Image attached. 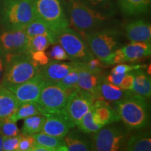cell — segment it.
<instances>
[{"instance_id": "obj_1", "label": "cell", "mask_w": 151, "mask_h": 151, "mask_svg": "<svg viewBox=\"0 0 151 151\" xmlns=\"http://www.w3.org/2000/svg\"><path fill=\"white\" fill-rule=\"evenodd\" d=\"M71 28L85 39L93 32L105 27L110 17L88 6L81 0H61Z\"/></svg>"}, {"instance_id": "obj_2", "label": "cell", "mask_w": 151, "mask_h": 151, "mask_svg": "<svg viewBox=\"0 0 151 151\" xmlns=\"http://www.w3.org/2000/svg\"><path fill=\"white\" fill-rule=\"evenodd\" d=\"M120 120L129 131L139 130L147 127L150 120V106L148 99L134 93L112 103Z\"/></svg>"}, {"instance_id": "obj_3", "label": "cell", "mask_w": 151, "mask_h": 151, "mask_svg": "<svg viewBox=\"0 0 151 151\" xmlns=\"http://www.w3.org/2000/svg\"><path fill=\"white\" fill-rule=\"evenodd\" d=\"M35 18L32 0H0V23L4 29H24Z\"/></svg>"}, {"instance_id": "obj_4", "label": "cell", "mask_w": 151, "mask_h": 151, "mask_svg": "<svg viewBox=\"0 0 151 151\" xmlns=\"http://www.w3.org/2000/svg\"><path fill=\"white\" fill-rule=\"evenodd\" d=\"M39 71L40 67L28 53L7 55L1 84L10 89L29 80Z\"/></svg>"}, {"instance_id": "obj_5", "label": "cell", "mask_w": 151, "mask_h": 151, "mask_svg": "<svg viewBox=\"0 0 151 151\" xmlns=\"http://www.w3.org/2000/svg\"><path fill=\"white\" fill-rule=\"evenodd\" d=\"M123 34L116 28L103 27L90 33L85 40L95 58L103 60L122 46Z\"/></svg>"}, {"instance_id": "obj_6", "label": "cell", "mask_w": 151, "mask_h": 151, "mask_svg": "<svg viewBox=\"0 0 151 151\" xmlns=\"http://www.w3.org/2000/svg\"><path fill=\"white\" fill-rule=\"evenodd\" d=\"M55 41L65 49L70 61L86 62L94 58L86 40L69 26L55 31Z\"/></svg>"}, {"instance_id": "obj_7", "label": "cell", "mask_w": 151, "mask_h": 151, "mask_svg": "<svg viewBox=\"0 0 151 151\" xmlns=\"http://www.w3.org/2000/svg\"><path fill=\"white\" fill-rule=\"evenodd\" d=\"M129 130L119 124H108L94 133L91 139L92 150L118 151L125 148Z\"/></svg>"}, {"instance_id": "obj_8", "label": "cell", "mask_w": 151, "mask_h": 151, "mask_svg": "<svg viewBox=\"0 0 151 151\" xmlns=\"http://www.w3.org/2000/svg\"><path fill=\"white\" fill-rule=\"evenodd\" d=\"M71 90L60 82L47 81L37 102L41 106L45 116L63 112Z\"/></svg>"}, {"instance_id": "obj_9", "label": "cell", "mask_w": 151, "mask_h": 151, "mask_svg": "<svg viewBox=\"0 0 151 151\" xmlns=\"http://www.w3.org/2000/svg\"><path fill=\"white\" fill-rule=\"evenodd\" d=\"M36 18L54 32L69 27V24L61 0H32Z\"/></svg>"}, {"instance_id": "obj_10", "label": "cell", "mask_w": 151, "mask_h": 151, "mask_svg": "<svg viewBox=\"0 0 151 151\" xmlns=\"http://www.w3.org/2000/svg\"><path fill=\"white\" fill-rule=\"evenodd\" d=\"M96 100L88 92L80 89L73 90L68 97L63 112L75 126L89 111Z\"/></svg>"}, {"instance_id": "obj_11", "label": "cell", "mask_w": 151, "mask_h": 151, "mask_svg": "<svg viewBox=\"0 0 151 151\" xmlns=\"http://www.w3.org/2000/svg\"><path fill=\"white\" fill-rule=\"evenodd\" d=\"M29 37L24 29L0 32V50L7 55L27 53Z\"/></svg>"}, {"instance_id": "obj_12", "label": "cell", "mask_w": 151, "mask_h": 151, "mask_svg": "<svg viewBox=\"0 0 151 151\" xmlns=\"http://www.w3.org/2000/svg\"><path fill=\"white\" fill-rule=\"evenodd\" d=\"M47 80L40 73L25 82L10 88L20 103L37 101Z\"/></svg>"}, {"instance_id": "obj_13", "label": "cell", "mask_w": 151, "mask_h": 151, "mask_svg": "<svg viewBox=\"0 0 151 151\" xmlns=\"http://www.w3.org/2000/svg\"><path fill=\"white\" fill-rule=\"evenodd\" d=\"M75 125L64 113H51L46 116L41 132L46 134L63 138Z\"/></svg>"}, {"instance_id": "obj_14", "label": "cell", "mask_w": 151, "mask_h": 151, "mask_svg": "<svg viewBox=\"0 0 151 151\" xmlns=\"http://www.w3.org/2000/svg\"><path fill=\"white\" fill-rule=\"evenodd\" d=\"M120 63L137 62L150 55L151 44L147 42H131L116 49Z\"/></svg>"}, {"instance_id": "obj_15", "label": "cell", "mask_w": 151, "mask_h": 151, "mask_svg": "<svg viewBox=\"0 0 151 151\" xmlns=\"http://www.w3.org/2000/svg\"><path fill=\"white\" fill-rule=\"evenodd\" d=\"M124 36L130 42H147L151 41V25L144 19L132 20L124 27Z\"/></svg>"}, {"instance_id": "obj_16", "label": "cell", "mask_w": 151, "mask_h": 151, "mask_svg": "<svg viewBox=\"0 0 151 151\" xmlns=\"http://www.w3.org/2000/svg\"><path fill=\"white\" fill-rule=\"evenodd\" d=\"M78 62L52 60L40 69L39 73L49 81L59 82L78 65Z\"/></svg>"}, {"instance_id": "obj_17", "label": "cell", "mask_w": 151, "mask_h": 151, "mask_svg": "<svg viewBox=\"0 0 151 151\" xmlns=\"http://www.w3.org/2000/svg\"><path fill=\"white\" fill-rule=\"evenodd\" d=\"M92 107L94 122L101 127H103L120 120L118 113L108 101L103 99L96 100Z\"/></svg>"}, {"instance_id": "obj_18", "label": "cell", "mask_w": 151, "mask_h": 151, "mask_svg": "<svg viewBox=\"0 0 151 151\" xmlns=\"http://www.w3.org/2000/svg\"><path fill=\"white\" fill-rule=\"evenodd\" d=\"M103 76V73L99 74L88 71L84 67L83 62L82 67L79 72L78 88L92 94L95 100L100 99L99 88Z\"/></svg>"}, {"instance_id": "obj_19", "label": "cell", "mask_w": 151, "mask_h": 151, "mask_svg": "<svg viewBox=\"0 0 151 151\" xmlns=\"http://www.w3.org/2000/svg\"><path fill=\"white\" fill-rule=\"evenodd\" d=\"M20 102L9 88L0 83V126L14 114Z\"/></svg>"}, {"instance_id": "obj_20", "label": "cell", "mask_w": 151, "mask_h": 151, "mask_svg": "<svg viewBox=\"0 0 151 151\" xmlns=\"http://www.w3.org/2000/svg\"><path fill=\"white\" fill-rule=\"evenodd\" d=\"M72 129V128H71ZM69 130L63 137L67 145L68 151H88L92 150L91 139L87 138V134L83 133L80 129Z\"/></svg>"}, {"instance_id": "obj_21", "label": "cell", "mask_w": 151, "mask_h": 151, "mask_svg": "<svg viewBox=\"0 0 151 151\" xmlns=\"http://www.w3.org/2000/svg\"><path fill=\"white\" fill-rule=\"evenodd\" d=\"M99 92L100 99L113 103L126 97L131 94L132 91L122 90L118 86L108 82L104 76L99 85Z\"/></svg>"}, {"instance_id": "obj_22", "label": "cell", "mask_w": 151, "mask_h": 151, "mask_svg": "<svg viewBox=\"0 0 151 151\" xmlns=\"http://www.w3.org/2000/svg\"><path fill=\"white\" fill-rule=\"evenodd\" d=\"M122 13L127 16L134 17L148 14L151 0H116Z\"/></svg>"}, {"instance_id": "obj_23", "label": "cell", "mask_w": 151, "mask_h": 151, "mask_svg": "<svg viewBox=\"0 0 151 151\" xmlns=\"http://www.w3.org/2000/svg\"><path fill=\"white\" fill-rule=\"evenodd\" d=\"M134 73V84L132 91L139 95L149 99L151 95V80L148 73L143 69L132 71Z\"/></svg>"}, {"instance_id": "obj_24", "label": "cell", "mask_w": 151, "mask_h": 151, "mask_svg": "<svg viewBox=\"0 0 151 151\" xmlns=\"http://www.w3.org/2000/svg\"><path fill=\"white\" fill-rule=\"evenodd\" d=\"M124 150L128 151L151 150L150 132H139L129 135L126 142Z\"/></svg>"}, {"instance_id": "obj_25", "label": "cell", "mask_w": 151, "mask_h": 151, "mask_svg": "<svg viewBox=\"0 0 151 151\" xmlns=\"http://www.w3.org/2000/svg\"><path fill=\"white\" fill-rule=\"evenodd\" d=\"M36 115L45 116V113L41 106L37 101H27L20 103L16 111L9 119L12 121L17 122L18 120H23L28 117Z\"/></svg>"}, {"instance_id": "obj_26", "label": "cell", "mask_w": 151, "mask_h": 151, "mask_svg": "<svg viewBox=\"0 0 151 151\" xmlns=\"http://www.w3.org/2000/svg\"><path fill=\"white\" fill-rule=\"evenodd\" d=\"M32 136L37 143L50 148L52 151H68L63 138L53 137L41 132Z\"/></svg>"}, {"instance_id": "obj_27", "label": "cell", "mask_w": 151, "mask_h": 151, "mask_svg": "<svg viewBox=\"0 0 151 151\" xmlns=\"http://www.w3.org/2000/svg\"><path fill=\"white\" fill-rule=\"evenodd\" d=\"M21 134L23 135H33L39 133L42 130L46 120V116L36 115L23 119Z\"/></svg>"}, {"instance_id": "obj_28", "label": "cell", "mask_w": 151, "mask_h": 151, "mask_svg": "<svg viewBox=\"0 0 151 151\" xmlns=\"http://www.w3.org/2000/svg\"><path fill=\"white\" fill-rule=\"evenodd\" d=\"M24 31L29 37L37 35H44L51 38L56 43L55 32L52 30L44 22L35 18L24 28Z\"/></svg>"}, {"instance_id": "obj_29", "label": "cell", "mask_w": 151, "mask_h": 151, "mask_svg": "<svg viewBox=\"0 0 151 151\" xmlns=\"http://www.w3.org/2000/svg\"><path fill=\"white\" fill-rule=\"evenodd\" d=\"M85 4L99 11L106 16L113 17L116 14V9L113 0H81Z\"/></svg>"}, {"instance_id": "obj_30", "label": "cell", "mask_w": 151, "mask_h": 151, "mask_svg": "<svg viewBox=\"0 0 151 151\" xmlns=\"http://www.w3.org/2000/svg\"><path fill=\"white\" fill-rule=\"evenodd\" d=\"M51 38L44 35H37L29 37L27 53L31 54L37 51H46L50 46L55 44Z\"/></svg>"}, {"instance_id": "obj_31", "label": "cell", "mask_w": 151, "mask_h": 151, "mask_svg": "<svg viewBox=\"0 0 151 151\" xmlns=\"http://www.w3.org/2000/svg\"><path fill=\"white\" fill-rule=\"evenodd\" d=\"M77 127L81 132L85 134L95 133L102 128L94 122L93 118V109L92 107L89 109V111L83 116Z\"/></svg>"}, {"instance_id": "obj_32", "label": "cell", "mask_w": 151, "mask_h": 151, "mask_svg": "<svg viewBox=\"0 0 151 151\" xmlns=\"http://www.w3.org/2000/svg\"><path fill=\"white\" fill-rule=\"evenodd\" d=\"M82 65L83 62H78V65L59 82L63 84L65 87L70 88L71 90L78 89V81L79 78V72H80Z\"/></svg>"}, {"instance_id": "obj_33", "label": "cell", "mask_w": 151, "mask_h": 151, "mask_svg": "<svg viewBox=\"0 0 151 151\" xmlns=\"http://www.w3.org/2000/svg\"><path fill=\"white\" fill-rule=\"evenodd\" d=\"M0 133L4 137H11L18 135L21 132L17 126L16 122L8 119L0 126Z\"/></svg>"}, {"instance_id": "obj_34", "label": "cell", "mask_w": 151, "mask_h": 151, "mask_svg": "<svg viewBox=\"0 0 151 151\" xmlns=\"http://www.w3.org/2000/svg\"><path fill=\"white\" fill-rule=\"evenodd\" d=\"M48 55L49 58H51L53 60H58V61L69 60V57H68L65 49L58 43L52 44V46L50 48Z\"/></svg>"}, {"instance_id": "obj_35", "label": "cell", "mask_w": 151, "mask_h": 151, "mask_svg": "<svg viewBox=\"0 0 151 151\" xmlns=\"http://www.w3.org/2000/svg\"><path fill=\"white\" fill-rule=\"evenodd\" d=\"M83 65L84 67L88 71L93 73H99V74L103 73L104 69L106 67V65L101 60L95 57L88 61L83 62Z\"/></svg>"}, {"instance_id": "obj_36", "label": "cell", "mask_w": 151, "mask_h": 151, "mask_svg": "<svg viewBox=\"0 0 151 151\" xmlns=\"http://www.w3.org/2000/svg\"><path fill=\"white\" fill-rule=\"evenodd\" d=\"M146 68V65H127V64L120 63L118 64L113 68L111 72L116 73H127L128 72L136 70L139 69H145Z\"/></svg>"}, {"instance_id": "obj_37", "label": "cell", "mask_w": 151, "mask_h": 151, "mask_svg": "<svg viewBox=\"0 0 151 151\" xmlns=\"http://www.w3.org/2000/svg\"><path fill=\"white\" fill-rule=\"evenodd\" d=\"M22 134L21 133L18 135L11 137H4L3 141L4 151H17L18 143L21 139Z\"/></svg>"}, {"instance_id": "obj_38", "label": "cell", "mask_w": 151, "mask_h": 151, "mask_svg": "<svg viewBox=\"0 0 151 151\" xmlns=\"http://www.w3.org/2000/svg\"><path fill=\"white\" fill-rule=\"evenodd\" d=\"M37 143L32 135H23L19 141L17 151H30Z\"/></svg>"}, {"instance_id": "obj_39", "label": "cell", "mask_w": 151, "mask_h": 151, "mask_svg": "<svg viewBox=\"0 0 151 151\" xmlns=\"http://www.w3.org/2000/svg\"><path fill=\"white\" fill-rule=\"evenodd\" d=\"M29 55L31 56L33 61L40 67V69L50 62L48 55L45 51H37L29 54Z\"/></svg>"}, {"instance_id": "obj_40", "label": "cell", "mask_w": 151, "mask_h": 151, "mask_svg": "<svg viewBox=\"0 0 151 151\" xmlns=\"http://www.w3.org/2000/svg\"><path fill=\"white\" fill-rule=\"evenodd\" d=\"M134 84V73L131 72H128L125 73L124 77L122 78L121 82L119 84V87L122 90H131L132 89Z\"/></svg>"}, {"instance_id": "obj_41", "label": "cell", "mask_w": 151, "mask_h": 151, "mask_svg": "<svg viewBox=\"0 0 151 151\" xmlns=\"http://www.w3.org/2000/svg\"><path fill=\"white\" fill-rule=\"evenodd\" d=\"M124 75L125 73H116L111 72V73H109L107 76L105 77V79L111 83L119 86Z\"/></svg>"}, {"instance_id": "obj_42", "label": "cell", "mask_w": 151, "mask_h": 151, "mask_svg": "<svg viewBox=\"0 0 151 151\" xmlns=\"http://www.w3.org/2000/svg\"><path fill=\"white\" fill-rule=\"evenodd\" d=\"M6 62V56L0 50V83H1L4 72Z\"/></svg>"}, {"instance_id": "obj_43", "label": "cell", "mask_w": 151, "mask_h": 151, "mask_svg": "<svg viewBox=\"0 0 151 151\" xmlns=\"http://www.w3.org/2000/svg\"><path fill=\"white\" fill-rule=\"evenodd\" d=\"M30 151H52L50 148L43 146V145L39 144V143H36L34 146L32 148Z\"/></svg>"}, {"instance_id": "obj_44", "label": "cell", "mask_w": 151, "mask_h": 151, "mask_svg": "<svg viewBox=\"0 0 151 151\" xmlns=\"http://www.w3.org/2000/svg\"><path fill=\"white\" fill-rule=\"evenodd\" d=\"M4 139V137L0 133V151L3 150V141Z\"/></svg>"}]
</instances>
